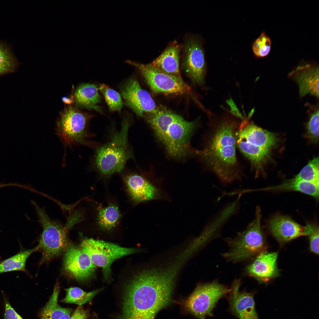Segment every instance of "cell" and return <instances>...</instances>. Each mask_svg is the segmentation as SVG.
Instances as JSON below:
<instances>
[{
	"label": "cell",
	"mask_w": 319,
	"mask_h": 319,
	"mask_svg": "<svg viewBox=\"0 0 319 319\" xmlns=\"http://www.w3.org/2000/svg\"><path fill=\"white\" fill-rule=\"evenodd\" d=\"M94 115L83 112L73 105L65 106L57 119L56 133L65 147L89 146L88 125Z\"/></svg>",
	"instance_id": "cell-5"
},
{
	"label": "cell",
	"mask_w": 319,
	"mask_h": 319,
	"mask_svg": "<svg viewBox=\"0 0 319 319\" xmlns=\"http://www.w3.org/2000/svg\"><path fill=\"white\" fill-rule=\"evenodd\" d=\"M38 251L37 246L29 249L22 250L16 254L0 262V274L16 271L28 273L26 268L27 260L33 253Z\"/></svg>",
	"instance_id": "cell-24"
},
{
	"label": "cell",
	"mask_w": 319,
	"mask_h": 319,
	"mask_svg": "<svg viewBox=\"0 0 319 319\" xmlns=\"http://www.w3.org/2000/svg\"><path fill=\"white\" fill-rule=\"evenodd\" d=\"M64 251L63 268L67 274L82 282L92 277L96 266L79 246L69 245Z\"/></svg>",
	"instance_id": "cell-13"
},
{
	"label": "cell",
	"mask_w": 319,
	"mask_h": 319,
	"mask_svg": "<svg viewBox=\"0 0 319 319\" xmlns=\"http://www.w3.org/2000/svg\"><path fill=\"white\" fill-rule=\"evenodd\" d=\"M237 138L270 149L277 139L274 134L264 129L245 119L240 123L236 133Z\"/></svg>",
	"instance_id": "cell-18"
},
{
	"label": "cell",
	"mask_w": 319,
	"mask_h": 319,
	"mask_svg": "<svg viewBox=\"0 0 319 319\" xmlns=\"http://www.w3.org/2000/svg\"><path fill=\"white\" fill-rule=\"evenodd\" d=\"M196 123V121H188L181 117L170 124L158 138L171 156L179 157L187 153L189 139Z\"/></svg>",
	"instance_id": "cell-10"
},
{
	"label": "cell",
	"mask_w": 319,
	"mask_h": 319,
	"mask_svg": "<svg viewBox=\"0 0 319 319\" xmlns=\"http://www.w3.org/2000/svg\"><path fill=\"white\" fill-rule=\"evenodd\" d=\"M60 290L59 284L57 282L49 301L40 312L39 319H69L72 309L62 307L58 304Z\"/></svg>",
	"instance_id": "cell-22"
},
{
	"label": "cell",
	"mask_w": 319,
	"mask_h": 319,
	"mask_svg": "<svg viewBox=\"0 0 319 319\" xmlns=\"http://www.w3.org/2000/svg\"><path fill=\"white\" fill-rule=\"evenodd\" d=\"M121 92L126 105L138 116L155 113L160 110L149 93L141 88L134 77L123 84Z\"/></svg>",
	"instance_id": "cell-11"
},
{
	"label": "cell",
	"mask_w": 319,
	"mask_h": 319,
	"mask_svg": "<svg viewBox=\"0 0 319 319\" xmlns=\"http://www.w3.org/2000/svg\"><path fill=\"white\" fill-rule=\"evenodd\" d=\"M288 76L297 84L301 97L309 94L318 98V65L309 63L301 64L290 72Z\"/></svg>",
	"instance_id": "cell-15"
},
{
	"label": "cell",
	"mask_w": 319,
	"mask_h": 319,
	"mask_svg": "<svg viewBox=\"0 0 319 319\" xmlns=\"http://www.w3.org/2000/svg\"><path fill=\"white\" fill-rule=\"evenodd\" d=\"M137 69L151 89L156 93L178 94L189 92L191 89L182 77L165 73L150 64H144L131 60L126 61Z\"/></svg>",
	"instance_id": "cell-9"
},
{
	"label": "cell",
	"mask_w": 319,
	"mask_h": 319,
	"mask_svg": "<svg viewBox=\"0 0 319 319\" xmlns=\"http://www.w3.org/2000/svg\"><path fill=\"white\" fill-rule=\"evenodd\" d=\"M120 216L118 207L113 203H110L105 207H99L97 218L98 225L102 230H110L117 224Z\"/></svg>",
	"instance_id": "cell-25"
},
{
	"label": "cell",
	"mask_w": 319,
	"mask_h": 319,
	"mask_svg": "<svg viewBox=\"0 0 319 319\" xmlns=\"http://www.w3.org/2000/svg\"><path fill=\"white\" fill-rule=\"evenodd\" d=\"M175 280L171 273L160 268L138 274L125 289L118 319H154L170 302Z\"/></svg>",
	"instance_id": "cell-1"
},
{
	"label": "cell",
	"mask_w": 319,
	"mask_h": 319,
	"mask_svg": "<svg viewBox=\"0 0 319 319\" xmlns=\"http://www.w3.org/2000/svg\"><path fill=\"white\" fill-rule=\"evenodd\" d=\"M308 228L307 236L309 237L310 250L316 254L319 253V228L311 224L307 225Z\"/></svg>",
	"instance_id": "cell-33"
},
{
	"label": "cell",
	"mask_w": 319,
	"mask_h": 319,
	"mask_svg": "<svg viewBox=\"0 0 319 319\" xmlns=\"http://www.w3.org/2000/svg\"><path fill=\"white\" fill-rule=\"evenodd\" d=\"M128 192L135 202L139 203L158 198V188L142 176L131 174L124 177Z\"/></svg>",
	"instance_id": "cell-19"
},
{
	"label": "cell",
	"mask_w": 319,
	"mask_h": 319,
	"mask_svg": "<svg viewBox=\"0 0 319 319\" xmlns=\"http://www.w3.org/2000/svg\"><path fill=\"white\" fill-rule=\"evenodd\" d=\"M240 123L230 115L223 116L212 125L203 149L197 152L208 170L224 185L240 181L244 175L236 152Z\"/></svg>",
	"instance_id": "cell-2"
},
{
	"label": "cell",
	"mask_w": 319,
	"mask_h": 319,
	"mask_svg": "<svg viewBox=\"0 0 319 319\" xmlns=\"http://www.w3.org/2000/svg\"><path fill=\"white\" fill-rule=\"evenodd\" d=\"M147 120L159 138L172 122L181 116L167 110L147 115Z\"/></svg>",
	"instance_id": "cell-26"
},
{
	"label": "cell",
	"mask_w": 319,
	"mask_h": 319,
	"mask_svg": "<svg viewBox=\"0 0 319 319\" xmlns=\"http://www.w3.org/2000/svg\"><path fill=\"white\" fill-rule=\"evenodd\" d=\"M65 290L66 296L60 301L61 302L82 305L91 301L102 289H98L89 292L76 287L66 289Z\"/></svg>",
	"instance_id": "cell-27"
},
{
	"label": "cell",
	"mask_w": 319,
	"mask_h": 319,
	"mask_svg": "<svg viewBox=\"0 0 319 319\" xmlns=\"http://www.w3.org/2000/svg\"><path fill=\"white\" fill-rule=\"evenodd\" d=\"M17 66V60L9 48L0 42V75L14 72Z\"/></svg>",
	"instance_id": "cell-29"
},
{
	"label": "cell",
	"mask_w": 319,
	"mask_h": 319,
	"mask_svg": "<svg viewBox=\"0 0 319 319\" xmlns=\"http://www.w3.org/2000/svg\"><path fill=\"white\" fill-rule=\"evenodd\" d=\"M310 106L312 112L307 125V133L309 138L316 142L319 136V108L317 106Z\"/></svg>",
	"instance_id": "cell-32"
},
{
	"label": "cell",
	"mask_w": 319,
	"mask_h": 319,
	"mask_svg": "<svg viewBox=\"0 0 319 319\" xmlns=\"http://www.w3.org/2000/svg\"><path fill=\"white\" fill-rule=\"evenodd\" d=\"M226 102L230 107V112L233 116L242 120L245 119L232 98H230L229 99L227 100Z\"/></svg>",
	"instance_id": "cell-35"
},
{
	"label": "cell",
	"mask_w": 319,
	"mask_h": 319,
	"mask_svg": "<svg viewBox=\"0 0 319 319\" xmlns=\"http://www.w3.org/2000/svg\"><path fill=\"white\" fill-rule=\"evenodd\" d=\"M240 279L233 281L228 300L229 310L239 319H259L255 310L253 293L240 291Z\"/></svg>",
	"instance_id": "cell-14"
},
{
	"label": "cell",
	"mask_w": 319,
	"mask_h": 319,
	"mask_svg": "<svg viewBox=\"0 0 319 319\" xmlns=\"http://www.w3.org/2000/svg\"><path fill=\"white\" fill-rule=\"evenodd\" d=\"M319 185L313 183L292 179L281 184L256 190L262 191H294L305 193L318 199Z\"/></svg>",
	"instance_id": "cell-23"
},
{
	"label": "cell",
	"mask_w": 319,
	"mask_h": 319,
	"mask_svg": "<svg viewBox=\"0 0 319 319\" xmlns=\"http://www.w3.org/2000/svg\"><path fill=\"white\" fill-rule=\"evenodd\" d=\"M80 247L89 256L93 263L101 267L104 277L109 278L111 266L115 260L136 252L135 248L121 247L113 243L93 238L83 239Z\"/></svg>",
	"instance_id": "cell-8"
},
{
	"label": "cell",
	"mask_w": 319,
	"mask_h": 319,
	"mask_svg": "<svg viewBox=\"0 0 319 319\" xmlns=\"http://www.w3.org/2000/svg\"><path fill=\"white\" fill-rule=\"evenodd\" d=\"M99 88L104 97L109 110L112 112H120L123 103L119 93L104 84L100 85Z\"/></svg>",
	"instance_id": "cell-30"
},
{
	"label": "cell",
	"mask_w": 319,
	"mask_h": 319,
	"mask_svg": "<svg viewBox=\"0 0 319 319\" xmlns=\"http://www.w3.org/2000/svg\"><path fill=\"white\" fill-rule=\"evenodd\" d=\"M63 102L67 104H71L74 102V95H71L70 97H64L62 98Z\"/></svg>",
	"instance_id": "cell-36"
},
{
	"label": "cell",
	"mask_w": 319,
	"mask_h": 319,
	"mask_svg": "<svg viewBox=\"0 0 319 319\" xmlns=\"http://www.w3.org/2000/svg\"><path fill=\"white\" fill-rule=\"evenodd\" d=\"M277 257V252H269L263 250L247 267L248 274L261 283L267 282L279 276Z\"/></svg>",
	"instance_id": "cell-16"
},
{
	"label": "cell",
	"mask_w": 319,
	"mask_h": 319,
	"mask_svg": "<svg viewBox=\"0 0 319 319\" xmlns=\"http://www.w3.org/2000/svg\"><path fill=\"white\" fill-rule=\"evenodd\" d=\"M98 87L95 84L90 83H84L79 85L74 95L76 106L89 110H93L102 113V109L98 105L101 100Z\"/></svg>",
	"instance_id": "cell-21"
},
{
	"label": "cell",
	"mask_w": 319,
	"mask_h": 319,
	"mask_svg": "<svg viewBox=\"0 0 319 319\" xmlns=\"http://www.w3.org/2000/svg\"><path fill=\"white\" fill-rule=\"evenodd\" d=\"M260 207L255 209V219L243 231L234 238L228 239L229 250L222 254L227 260L233 262L245 260L264 250L265 242L261 226Z\"/></svg>",
	"instance_id": "cell-4"
},
{
	"label": "cell",
	"mask_w": 319,
	"mask_h": 319,
	"mask_svg": "<svg viewBox=\"0 0 319 319\" xmlns=\"http://www.w3.org/2000/svg\"><path fill=\"white\" fill-rule=\"evenodd\" d=\"M89 315L88 310L84 309L82 305H79L74 311L69 319H87Z\"/></svg>",
	"instance_id": "cell-34"
},
{
	"label": "cell",
	"mask_w": 319,
	"mask_h": 319,
	"mask_svg": "<svg viewBox=\"0 0 319 319\" xmlns=\"http://www.w3.org/2000/svg\"><path fill=\"white\" fill-rule=\"evenodd\" d=\"M271 40L265 32H262L255 41L252 45V50L257 57L263 58L269 53L271 48Z\"/></svg>",
	"instance_id": "cell-31"
},
{
	"label": "cell",
	"mask_w": 319,
	"mask_h": 319,
	"mask_svg": "<svg viewBox=\"0 0 319 319\" xmlns=\"http://www.w3.org/2000/svg\"><path fill=\"white\" fill-rule=\"evenodd\" d=\"M33 204L43 228L37 246L42 254V261H47L66 250L69 245L66 230L59 222L51 219L43 208Z\"/></svg>",
	"instance_id": "cell-6"
},
{
	"label": "cell",
	"mask_w": 319,
	"mask_h": 319,
	"mask_svg": "<svg viewBox=\"0 0 319 319\" xmlns=\"http://www.w3.org/2000/svg\"><path fill=\"white\" fill-rule=\"evenodd\" d=\"M230 288L217 281L198 286L184 302L185 308L199 319L213 316V310L218 301L229 294Z\"/></svg>",
	"instance_id": "cell-7"
},
{
	"label": "cell",
	"mask_w": 319,
	"mask_h": 319,
	"mask_svg": "<svg viewBox=\"0 0 319 319\" xmlns=\"http://www.w3.org/2000/svg\"><path fill=\"white\" fill-rule=\"evenodd\" d=\"M131 123L129 117L125 118L121 129L114 132L109 141L96 149L95 165L102 175L109 176L121 172L126 162L132 158L128 139Z\"/></svg>",
	"instance_id": "cell-3"
},
{
	"label": "cell",
	"mask_w": 319,
	"mask_h": 319,
	"mask_svg": "<svg viewBox=\"0 0 319 319\" xmlns=\"http://www.w3.org/2000/svg\"><path fill=\"white\" fill-rule=\"evenodd\" d=\"M319 162L318 157L314 158L304 167L292 180L303 181L319 184Z\"/></svg>",
	"instance_id": "cell-28"
},
{
	"label": "cell",
	"mask_w": 319,
	"mask_h": 319,
	"mask_svg": "<svg viewBox=\"0 0 319 319\" xmlns=\"http://www.w3.org/2000/svg\"><path fill=\"white\" fill-rule=\"evenodd\" d=\"M180 47L174 43L167 47L162 53L150 64L154 67L166 74L181 77L180 71L179 58Z\"/></svg>",
	"instance_id": "cell-20"
},
{
	"label": "cell",
	"mask_w": 319,
	"mask_h": 319,
	"mask_svg": "<svg viewBox=\"0 0 319 319\" xmlns=\"http://www.w3.org/2000/svg\"><path fill=\"white\" fill-rule=\"evenodd\" d=\"M183 52V64L187 75L194 83L203 85L206 68L201 41L196 37L188 38L184 43Z\"/></svg>",
	"instance_id": "cell-12"
},
{
	"label": "cell",
	"mask_w": 319,
	"mask_h": 319,
	"mask_svg": "<svg viewBox=\"0 0 319 319\" xmlns=\"http://www.w3.org/2000/svg\"><path fill=\"white\" fill-rule=\"evenodd\" d=\"M268 224L271 234L281 242H286L300 236H307L306 225L302 226L285 216H276L270 219Z\"/></svg>",
	"instance_id": "cell-17"
}]
</instances>
